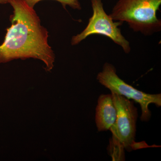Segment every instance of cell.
<instances>
[{
  "label": "cell",
  "instance_id": "3957f363",
  "mask_svg": "<svg viewBox=\"0 0 161 161\" xmlns=\"http://www.w3.org/2000/svg\"><path fill=\"white\" fill-rule=\"evenodd\" d=\"M113 103L117 110L115 124L110 130L112 133L110 145L113 151L130 152L135 149L136 124L138 115L133 102L126 97L111 92Z\"/></svg>",
  "mask_w": 161,
  "mask_h": 161
},
{
  "label": "cell",
  "instance_id": "277c9868",
  "mask_svg": "<svg viewBox=\"0 0 161 161\" xmlns=\"http://www.w3.org/2000/svg\"><path fill=\"white\" fill-rule=\"evenodd\" d=\"M97 80L111 92L122 95L129 99H132L139 104L142 111L141 120L148 121L151 116L149 108L150 104L161 106V94H150L136 89L125 82L117 75L114 65L108 62L104 64L102 71L98 73Z\"/></svg>",
  "mask_w": 161,
  "mask_h": 161
},
{
  "label": "cell",
  "instance_id": "52a82bcc",
  "mask_svg": "<svg viewBox=\"0 0 161 161\" xmlns=\"http://www.w3.org/2000/svg\"><path fill=\"white\" fill-rule=\"evenodd\" d=\"M31 8L34 7L35 5L42 0H23ZM59 2L62 5L64 9H66L67 6H69L73 9L80 10L81 9V5L79 0H55Z\"/></svg>",
  "mask_w": 161,
  "mask_h": 161
},
{
  "label": "cell",
  "instance_id": "7a4b0ae2",
  "mask_svg": "<svg viewBox=\"0 0 161 161\" xmlns=\"http://www.w3.org/2000/svg\"><path fill=\"white\" fill-rule=\"evenodd\" d=\"M161 0H119L110 16L115 21L126 22L135 32L150 36L161 30L157 13Z\"/></svg>",
  "mask_w": 161,
  "mask_h": 161
},
{
  "label": "cell",
  "instance_id": "6da1fadb",
  "mask_svg": "<svg viewBox=\"0 0 161 161\" xmlns=\"http://www.w3.org/2000/svg\"><path fill=\"white\" fill-rule=\"evenodd\" d=\"M14 9L10 27L0 45V63L33 58L42 60L47 70L53 66L55 56L48 43V32L41 24L33 8L23 0H9Z\"/></svg>",
  "mask_w": 161,
  "mask_h": 161
},
{
  "label": "cell",
  "instance_id": "5b68a950",
  "mask_svg": "<svg viewBox=\"0 0 161 161\" xmlns=\"http://www.w3.org/2000/svg\"><path fill=\"white\" fill-rule=\"evenodd\" d=\"M91 2L93 14L83 31L72 37V45L79 44L91 35H102L120 46L125 53H129L131 51L130 42L122 34L119 27L123 23L120 21L115 22L109 14H107L102 0H91Z\"/></svg>",
  "mask_w": 161,
  "mask_h": 161
},
{
  "label": "cell",
  "instance_id": "ba28073f",
  "mask_svg": "<svg viewBox=\"0 0 161 161\" xmlns=\"http://www.w3.org/2000/svg\"><path fill=\"white\" fill-rule=\"evenodd\" d=\"M9 0H0V5L9 3Z\"/></svg>",
  "mask_w": 161,
  "mask_h": 161
},
{
  "label": "cell",
  "instance_id": "8992f818",
  "mask_svg": "<svg viewBox=\"0 0 161 161\" xmlns=\"http://www.w3.org/2000/svg\"><path fill=\"white\" fill-rule=\"evenodd\" d=\"M117 117L112 94L100 95L95 111V120L98 132L110 130L115 124Z\"/></svg>",
  "mask_w": 161,
  "mask_h": 161
}]
</instances>
